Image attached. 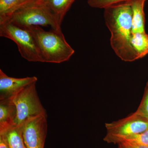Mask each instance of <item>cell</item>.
Returning a JSON list of instances; mask_svg holds the SVG:
<instances>
[{"label": "cell", "mask_w": 148, "mask_h": 148, "mask_svg": "<svg viewBox=\"0 0 148 148\" xmlns=\"http://www.w3.org/2000/svg\"><path fill=\"white\" fill-rule=\"evenodd\" d=\"M104 17L111 33V47L122 61L132 62L138 58L131 43L132 12L130 2L105 9Z\"/></svg>", "instance_id": "cell-1"}, {"label": "cell", "mask_w": 148, "mask_h": 148, "mask_svg": "<svg viewBox=\"0 0 148 148\" xmlns=\"http://www.w3.org/2000/svg\"><path fill=\"white\" fill-rule=\"evenodd\" d=\"M36 42L43 63L60 64L68 61L75 50L66 41L61 30L51 29L46 31L40 26L26 27Z\"/></svg>", "instance_id": "cell-2"}, {"label": "cell", "mask_w": 148, "mask_h": 148, "mask_svg": "<svg viewBox=\"0 0 148 148\" xmlns=\"http://www.w3.org/2000/svg\"><path fill=\"white\" fill-rule=\"evenodd\" d=\"M7 22L24 28L49 26L61 30V25L43 0H29L3 23Z\"/></svg>", "instance_id": "cell-3"}, {"label": "cell", "mask_w": 148, "mask_h": 148, "mask_svg": "<svg viewBox=\"0 0 148 148\" xmlns=\"http://www.w3.org/2000/svg\"><path fill=\"white\" fill-rule=\"evenodd\" d=\"M0 36L16 43L21 56L29 62H42V58L34 35L28 28L11 22L0 24Z\"/></svg>", "instance_id": "cell-4"}, {"label": "cell", "mask_w": 148, "mask_h": 148, "mask_svg": "<svg viewBox=\"0 0 148 148\" xmlns=\"http://www.w3.org/2000/svg\"><path fill=\"white\" fill-rule=\"evenodd\" d=\"M36 83H33L24 88L12 98L17 110L15 124L21 125L26 120L33 117H47L46 110L38 95Z\"/></svg>", "instance_id": "cell-5"}, {"label": "cell", "mask_w": 148, "mask_h": 148, "mask_svg": "<svg viewBox=\"0 0 148 148\" xmlns=\"http://www.w3.org/2000/svg\"><path fill=\"white\" fill-rule=\"evenodd\" d=\"M107 134L104 138L108 143L119 144L123 138L148 129V120L136 112L117 121L106 123Z\"/></svg>", "instance_id": "cell-6"}, {"label": "cell", "mask_w": 148, "mask_h": 148, "mask_svg": "<svg viewBox=\"0 0 148 148\" xmlns=\"http://www.w3.org/2000/svg\"><path fill=\"white\" fill-rule=\"evenodd\" d=\"M47 117L39 116L30 118L21 125L27 148H44L47 132Z\"/></svg>", "instance_id": "cell-7"}, {"label": "cell", "mask_w": 148, "mask_h": 148, "mask_svg": "<svg viewBox=\"0 0 148 148\" xmlns=\"http://www.w3.org/2000/svg\"><path fill=\"white\" fill-rule=\"evenodd\" d=\"M37 81L35 76L20 78L9 77L0 69V100H12L21 89Z\"/></svg>", "instance_id": "cell-8"}, {"label": "cell", "mask_w": 148, "mask_h": 148, "mask_svg": "<svg viewBox=\"0 0 148 148\" xmlns=\"http://www.w3.org/2000/svg\"><path fill=\"white\" fill-rule=\"evenodd\" d=\"M0 135L4 138L10 148H27L22 136L21 125L12 124L0 130Z\"/></svg>", "instance_id": "cell-9"}, {"label": "cell", "mask_w": 148, "mask_h": 148, "mask_svg": "<svg viewBox=\"0 0 148 148\" xmlns=\"http://www.w3.org/2000/svg\"><path fill=\"white\" fill-rule=\"evenodd\" d=\"M146 0H134L130 2L132 8V34L145 32V16L144 7Z\"/></svg>", "instance_id": "cell-10"}, {"label": "cell", "mask_w": 148, "mask_h": 148, "mask_svg": "<svg viewBox=\"0 0 148 148\" xmlns=\"http://www.w3.org/2000/svg\"><path fill=\"white\" fill-rule=\"evenodd\" d=\"M17 110L12 100H0V130L15 124Z\"/></svg>", "instance_id": "cell-11"}, {"label": "cell", "mask_w": 148, "mask_h": 148, "mask_svg": "<svg viewBox=\"0 0 148 148\" xmlns=\"http://www.w3.org/2000/svg\"><path fill=\"white\" fill-rule=\"evenodd\" d=\"M61 25L66 13L75 0H43Z\"/></svg>", "instance_id": "cell-12"}, {"label": "cell", "mask_w": 148, "mask_h": 148, "mask_svg": "<svg viewBox=\"0 0 148 148\" xmlns=\"http://www.w3.org/2000/svg\"><path fill=\"white\" fill-rule=\"evenodd\" d=\"M131 43L138 59L148 55V34L146 32L132 34Z\"/></svg>", "instance_id": "cell-13"}, {"label": "cell", "mask_w": 148, "mask_h": 148, "mask_svg": "<svg viewBox=\"0 0 148 148\" xmlns=\"http://www.w3.org/2000/svg\"><path fill=\"white\" fill-rule=\"evenodd\" d=\"M29 0H0V24L3 23Z\"/></svg>", "instance_id": "cell-14"}, {"label": "cell", "mask_w": 148, "mask_h": 148, "mask_svg": "<svg viewBox=\"0 0 148 148\" xmlns=\"http://www.w3.org/2000/svg\"><path fill=\"white\" fill-rule=\"evenodd\" d=\"M122 143H127L140 145L148 146V129L141 133L134 134L123 138L119 144Z\"/></svg>", "instance_id": "cell-15"}, {"label": "cell", "mask_w": 148, "mask_h": 148, "mask_svg": "<svg viewBox=\"0 0 148 148\" xmlns=\"http://www.w3.org/2000/svg\"><path fill=\"white\" fill-rule=\"evenodd\" d=\"M134 0H88V3L93 8L105 9L109 8L113 6L131 2Z\"/></svg>", "instance_id": "cell-16"}, {"label": "cell", "mask_w": 148, "mask_h": 148, "mask_svg": "<svg viewBox=\"0 0 148 148\" xmlns=\"http://www.w3.org/2000/svg\"><path fill=\"white\" fill-rule=\"evenodd\" d=\"M135 112L148 120V82L146 85L142 101Z\"/></svg>", "instance_id": "cell-17"}, {"label": "cell", "mask_w": 148, "mask_h": 148, "mask_svg": "<svg viewBox=\"0 0 148 148\" xmlns=\"http://www.w3.org/2000/svg\"><path fill=\"white\" fill-rule=\"evenodd\" d=\"M119 144H121L125 148H148L147 146L140 145L127 143H122Z\"/></svg>", "instance_id": "cell-18"}, {"label": "cell", "mask_w": 148, "mask_h": 148, "mask_svg": "<svg viewBox=\"0 0 148 148\" xmlns=\"http://www.w3.org/2000/svg\"><path fill=\"white\" fill-rule=\"evenodd\" d=\"M0 148H10L6 140L1 135H0Z\"/></svg>", "instance_id": "cell-19"}, {"label": "cell", "mask_w": 148, "mask_h": 148, "mask_svg": "<svg viewBox=\"0 0 148 148\" xmlns=\"http://www.w3.org/2000/svg\"><path fill=\"white\" fill-rule=\"evenodd\" d=\"M119 148H125L124 146H123L121 144H119Z\"/></svg>", "instance_id": "cell-20"}, {"label": "cell", "mask_w": 148, "mask_h": 148, "mask_svg": "<svg viewBox=\"0 0 148 148\" xmlns=\"http://www.w3.org/2000/svg\"></svg>", "instance_id": "cell-21"}]
</instances>
